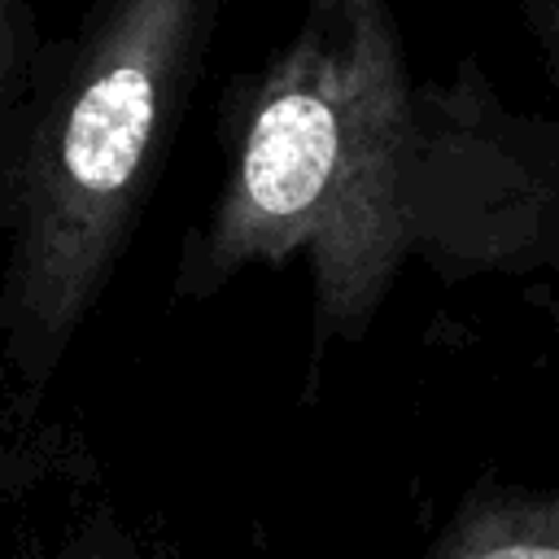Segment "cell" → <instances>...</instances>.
<instances>
[{
    "label": "cell",
    "mask_w": 559,
    "mask_h": 559,
    "mask_svg": "<svg viewBox=\"0 0 559 559\" xmlns=\"http://www.w3.org/2000/svg\"><path fill=\"white\" fill-rule=\"evenodd\" d=\"M35 66H31V26H26V0H0V227L9 210V183L17 162V135L22 118L35 92Z\"/></svg>",
    "instance_id": "obj_4"
},
{
    "label": "cell",
    "mask_w": 559,
    "mask_h": 559,
    "mask_svg": "<svg viewBox=\"0 0 559 559\" xmlns=\"http://www.w3.org/2000/svg\"><path fill=\"white\" fill-rule=\"evenodd\" d=\"M419 559H559V485L472 493Z\"/></svg>",
    "instance_id": "obj_3"
},
{
    "label": "cell",
    "mask_w": 559,
    "mask_h": 559,
    "mask_svg": "<svg viewBox=\"0 0 559 559\" xmlns=\"http://www.w3.org/2000/svg\"><path fill=\"white\" fill-rule=\"evenodd\" d=\"M415 162V100L389 4L310 0L245 105L223 197L179 288L306 253L314 341L358 336L419 231Z\"/></svg>",
    "instance_id": "obj_1"
},
{
    "label": "cell",
    "mask_w": 559,
    "mask_h": 559,
    "mask_svg": "<svg viewBox=\"0 0 559 559\" xmlns=\"http://www.w3.org/2000/svg\"><path fill=\"white\" fill-rule=\"evenodd\" d=\"M61 559H162L157 550H148L144 542H135L127 528H118L114 520H96V524H87L70 546H66V555Z\"/></svg>",
    "instance_id": "obj_5"
},
{
    "label": "cell",
    "mask_w": 559,
    "mask_h": 559,
    "mask_svg": "<svg viewBox=\"0 0 559 559\" xmlns=\"http://www.w3.org/2000/svg\"><path fill=\"white\" fill-rule=\"evenodd\" d=\"M218 4L96 0L66 57L35 74L0 275V332L22 384L39 389L57 371L127 249Z\"/></svg>",
    "instance_id": "obj_2"
}]
</instances>
